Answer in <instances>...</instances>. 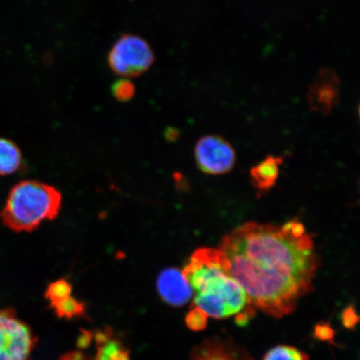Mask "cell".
I'll return each instance as SVG.
<instances>
[{
  "mask_svg": "<svg viewBox=\"0 0 360 360\" xmlns=\"http://www.w3.org/2000/svg\"><path fill=\"white\" fill-rule=\"evenodd\" d=\"M182 272L193 290V305L207 317L226 319L251 307L246 292L229 274L227 259L219 249L195 250Z\"/></svg>",
  "mask_w": 360,
  "mask_h": 360,
  "instance_id": "2",
  "label": "cell"
},
{
  "mask_svg": "<svg viewBox=\"0 0 360 360\" xmlns=\"http://www.w3.org/2000/svg\"><path fill=\"white\" fill-rule=\"evenodd\" d=\"M22 153L16 143L0 138V176L13 174L21 167Z\"/></svg>",
  "mask_w": 360,
  "mask_h": 360,
  "instance_id": "9",
  "label": "cell"
},
{
  "mask_svg": "<svg viewBox=\"0 0 360 360\" xmlns=\"http://www.w3.org/2000/svg\"><path fill=\"white\" fill-rule=\"evenodd\" d=\"M35 340L12 309L0 310V360H29Z\"/></svg>",
  "mask_w": 360,
  "mask_h": 360,
  "instance_id": "5",
  "label": "cell"
},
{
  "mask_svg": "<svg viewBox=\"0 0 360 360\" xmlns=\"http://www.w3.org/2000/svg\"><path fill=\"white\" fill-rule=\"evenodd\" d=\"M355 316H356V314L354 313L353 308L346 309L343 316L345 326L347 327L354 326V323L357 322Z\"/></svg>",
  "mask_w": 360,
  "mask_h": 360,
  "instance_id": "17",
  "label": "cell"
},
{
  "mask_svg": "<svg viewBox=\"0 0 360 360\" xmlns=\"http://www.w3.org/2000/svg\"><path fill=\"white\" fill-rule=\"evenodd\" d=\"M280 160L276 158L269 157L252 169V179L259 190L266 191L274 186L280 174Z\"/></svg>",
  "mask_w": 360,
  "mask_h": 360,
  "instance_id": "8",
  "label": "cell"
},
{
  "mask_svg": "<svg viewBox=\"0 0 360 360\" xmlns=\"http://www.w3.org/2000/svg\"><path fill=\"white\" fill-rule=\"evenodd\" d=\"M71 286L65 281H58L52 283L48 290V296L53 304L60 302V301L70 296Z\"/></svg>",
  "mask_w": 360,
  "mask_h": 360,
  "instance_id": "12",
  "label": "cell"
},
{
  "mask_svg": "<svg viewBox=\"0 0 360 360\" xmlns=\"http://www.w3.org/2000/svg\"><path fill=\"white\" fill-rule=\"evenodd\" d=\"M161 299L174 307L186 304L193 298V290L181 270L169 268L160 274L157 280Z\"/></svg>",
  "mask_w": 360,
  "mask_h": 360,
  "instance_id": "7",
  "label": "cell"
},
{
  "mask_svg": "<svg viewBox=\"0 0 360 360\" xmlns=\"http://www.w3.org/2000/svg\"><path fill=\"white\" fill-rule=\"evenodd\" d=\"M62 360H89L81 353H74L66 355L65 358Z\"/></svg>",
  "mask_w": 360,
  "mask_h": 360,
  "instance_id": "19",
  "label": "cell"
},
{
  "mask_svg": "<svg viewBox=\"0 0 360 360\" xmlns=\"http://www.w3.org/2000/svg\"><path fill=\"white\" fill-rule=\"evenodd\" d=\"M264 360H309V356L295 347L281 345L269 350Z\"/></svg>",
  "mask_w": 360,
  "mask_h": 360,
  "instance_id": "10",
  "label": "cell"
},
{
  "mask_svg": "<svg viewBox=\"0 0 360 360\" xmlns=\"http://www.w3.org/2000/svg\"><path fill=\"white\" fill-rule=\"evenodd\" d=\"M53 304H55L58 314L65 315V316H74V315L79 314L82 309L78 301L72 299L70 296Z\"/></svg>",
  "mask_w": 360,
  "mask_h": 360,
  "instance_id": "14",
  "label": "cell"
},
{
  "mask_svg": "<svg viewBox=\"0 0 360 360\" xmlns=\"http://www.w3.org/2000/svg\"><path fill=\"white\" fill-rule=\"evenodd\" d=\"M111 91L117 101L126 102L131 101L134 98L135 87L131 81L122 79L117 80L112 84Z\"/></svg>",
  "mask_w": 360,
  "mask_h": 360,
  "instance_id": "11",
  "label": "cell"
},
{
  "mask_svg": "<svg viewBox=\"0 0 360 360\" xmlns=\"http://www.w3.org/2000/svg\"><path fill=\"white\" fill-rule=\"evenodd\" d=\"M107 60L115 74L134 78L150 69L155 56L146 39L138 35L124 34L112 45Z\"/></svg>",
  "mask_w": 360,
  "mask_h": 360,
  "instance_id": "4",
  "label": "cell"
},
{
  "mask_svg": "<svg viewBox=\"0 0 360 360\" xmlns=\"http://www.w3.org/2000/svg\"><path fill=\"white\" fill-rule=\"evenodd\" d=\"M207 315L200 309L193 308L186 317L187 326L193 330L200 331L205 330L207 326Z\"/></svg>",
  "mask_w": 360,
  "mask_h": 360,
  "instance_id": "13",
  "label": "cell"
},
{
  "mask_svg": "<svg viewBox=\"0 0 360 360\" xmlns=\"http://www.w3.org/2000/svg\"><path fill=\"white\" fill-rule=\"evenodd\" d=\"M96 360H127L122 354L115 348L105 346L98 349Z\"/></svg>",
  "mask_w": 360,
  "mask_h": 360,
  "instance_id": "16",
  "label": "cell"
},
{
  "mask_svg": "<svg viewBox=\"0 0 360 360\" xmlns=\"http://www.w3.org/2000/svg\"><path fill=\"white\" fill-rule=\"evenodd\" d=\"M220 251L251 306L273 317L294 311L312 290L317 259L312 238L298 221L248 223L223 238Z\"/></svg>",
  "mask_w": 360,
  "mask_h": 360,
  "instance_id": "1",
  "label": "cell"
},
{
  "mask_svg": "<svg viewBox=\"0 0 360 360\" xmlns=\"http://www.w3.org/2000/svg\"><path fill=\"white\" fill-rule=\"evenodd\" d=\"M316 335L319 339L328 340L333 335V332L330 327L319 326L316 330Z\"/></svg>",
  "mask_w": 360,
  "mask_h": 360,
  "instance_id": "18",
  "label": "cell"
},
{
  "mask_svg": "<svg viewBox=\"0 0 360 360\" xmlns=\"http://www.w3.org/2000/svg\"><path fill=\"white\" fill-rule=\"evenodd\" d=\"M195 159L202 172L222 174L233 168L236 162V154L232 146L224 139L215 135H208L197 143Z\"/></svg>",
  "mask_w": 360,
  "mask_h": 360,
  "instance_id": "6",
  "label": "cell"
},
{
  "mask_svg": "<svg viewBox=\"0 0 360 360\" xmlns=\"http://www.w3.org/2000/svg\"><path fill=\"white\" fill-rule=\"evenodd\" d=\"M197 360H236L226 351L220 347L209 346L201 350Z\"/></svg>",
  "mask_w": 360,
  "mask_h": 360,
  "instance_id": "15",
  "label": "cell"
},
{
  "mask_svg": "<svg viewBox=\"0 0 360 360\" xmlns=\"http://www.w3.org/2000/svg\"><path fill=\"white\" fill-rule=\"evenodd\" d=\"M62 206V195L48 184L25 180L11 188L0 213L2 223L15 233H30L44 222L55 219Z\"/></svg>",
  "mask_w": 360,
  "mask_h": 360,
  "instance_id": "3",
  "label": "cell"
}]
</instances>
